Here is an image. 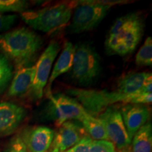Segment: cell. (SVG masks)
<instances>
[{
  "label": "cell",
  "instance_id": "cell-1",
  "mask_svg": "<svg viewBox=\"0 0 152 152\" xmlns=\"http://www.w3.org/2000/svg\"><path fill=\"white\" fill-rule=\"evenodd\" d=\"M42 44V39L37 34L25 27L0 35V47L17 69L28 67L35 62Z\"/></svg>",
  "mask_w": 152,
  "mask_h": 152
},
{
  "label": "cell",
  "instance_id": "cell-2",
  "mask_svg": "<svg viewBox=\"0 0 152 152\" xmlns=\"http://www.w3.org/2000/svg\"><path fill=\"white\" fill-rule=\"evenodd\" d=\"M77 1L63 2L35 11L20 14L23 21L34 30L51 33L66 26L71 19Z\"/></svg>",
  "mask_w": 152,
  "mask_h": 152
},
{
  "label": "cell",
  "instance_id": "cell-3",
  "mask_svg": "<svg viewBox=\"0 0 152 152\" xmlns=\"http://www.w3.org/2000/svg\"><path fill=\"white\" fill-rule=\"evenodd\" d=\"M123 2L126 3V1H77L70 26V32L72 33H81L93 30L105 18L112 6Z\"/></svg>",
  "mask_w": 152,
  "mask_h": 152
},
{
  "label": "cell",
  "instance_id": "cell-4",
  "mask_svg": "<svg viewBox=\"0 0 152 152\" xmlns=\"http://www.w3.org/2000/svg\"><path fill=\"white\" fill-rule=\"evenodd\" d=\"M100 72V58L95 49L87 43L76 45L71 68L74 80L80 85H90L97 78Z\"/></svg>",
  "mask_w": 152,
  "mask_h": 152
},
{
  "label": "cell",
  "instance_id": "cell-5",
  "mask_svg": "<svg viewBox=\"0 0 152 152\" xmlns=\"http://www.w3.org/2000/svg\"><path fill=\"white\" fill-rule=\"evenodd\" d=\"M68 94L75 97L87 113L93 117H97L105 110L117 102H123L127 96L120 94L116 90H93L85 89L70 88Z\"/></svg>",
  "mask_w": 152,
  "mask_h": 152
},
{
  "label": "cell",
  "instance_id": "cell-6",
  "mask_svg": "<svg viewBox=\"0 0 152 152\" xmlns=\"http://www.w3.org/2000/svg\"><path fill=\"white\" fill-rule=\"evenodd\" d=\"M47 96L50 102L45 111L47 117L54 120L57 127H60L64 123L71 120L81 121L88 115L84 108L75 99L67 95L58 93L56 95L51 94Z\"/></svg>",
  "mask_w": 152,
  "mask_h": 152
},
{
  "label": "cell",
  "instance_id": "cell-7",
  "mask_svg": "<svg viewBox=\"0 0 152 152\" xmlns=\"http://www.w3.org/2000/svg\"><path fill=\"white\" fill-rule=\"evenodd\" d=\"M105 125L108 140L120 151L129 147L131 140L123 123L121 112L115 106L106 108L97 117Z\"/></svg>",
  "mask_w": 152,
  "mask_h": 152
},
{
  "label": "cell",
  "instance_id": "cell-8",
  "mask_svg": "<svg viewBox=\"0 0 152 152\" xmlns=\"http://www.w3.org/2000/svg\"><path fill=\"white\" fill-rule=\"evenodd\" d=\"M61 49L59 43L52 41L42 52L35 65V75L31 93L37 99L43 96L44 88L48 82L53 63Z\"/></svg>",
  "mask_w": 152,
  "mask_h": 152
},
{
  "label": "cell",
  "instance_id": "cell-9",
  "mask_svg": "<svg viewBox=\"0 0 152 152\" xmlns=\"http://www.w3.org/2000/svg\"><path fill=\"white\" fill-rule=\"evenodd\" d=\"M58 128L47 152H65L87 135L83 127L71 121L64 123Z\"/></svg>",
  "mask_w": 152,
  "mask_h": 152
},
{
  "label": "cell",
  "instance_id": "cell-10",
  "mask_svg": "<svg viewBox=\"0 0 152 152\" xmlns=\"http://www.w3.org/2000/svg\"><path fill=\"white\" fill-rule=\"evenodd\" d=\"M128 132L129 139H132L135 133L147 123L149 118V109L144 104H123L119 110Z\"/></svg>",
  "mask_w": 152,
  "mask_h": 152
},
{
  "label": "cell",
  "instance_id": "cell-11",
  "mask_svg": "<svg viewBox=\"0 0 152 152\" xmlns=\"http://www.w3.org/2000/svg\"><path fill=\"white\" fill-rule=\"evenodd\" d=\"M23 106L8 102H0V136L12 134L26 116Z\"/></svg>",
  "mask_w": 152,
  "mask_h": 152
},
{
  "label": "cell",
  "instance_id": "cell-12",
  "mask_svg": "<svg viewBox=\"0 0 152 152\" xmlns=\"http://www.w3.org/2000/svg\"><path fill=\"white\" fill-rule=\"evenodd\" d=\"M52 129L45 126H37L25 130L21 137L28 152H47L54 138Z\"/></svg>",
  "mask_w": 152,
  "mask_h": 152
},
{
  "label": "cell",
  "instance_id": "cell-13",
  "mask_svg": "<svg viewBox=\"0 0 152 152\" xmlns=\"http://www.w3.org/2000/svg\"><path fill=\"white\" fill-rule=\"evenodd\" d=\"M35 75V66L17 69L8 91L10 96H20L31 90Z\"/></svg>",
  "mask_w": 152,
  "mask_h": 152
},
{
  "label": "cell",
  "instance_id": "cell-14",
  "mask_svg": "<svg viewBox=\"0 0 152 152\" xmlns=\"http://www.w3.org/2000/svg\"><path fill=\"white\" fill-rule=\"evenodd\" d=\"M74 54H75V46L71 42H66L64 44L61 54H60L58 59L57 60L53 69L52 73L49 76L48 80V86L47 87V96L52 94L51 87L55 80L62 74L67 73L73 66Z\"/></svg>",
  "mask_w": 152,
  "mask_h": 152
},
{
  "label": "cell",
  "instance_id": "cell-15",
  "mask_svg": "<svg viewBox=\"0 0 152 152\" xmlns=\"http://www.w3.org/2000/svg\"><path fill=\"white\" fill-rule=\"evenodd\" d=\"M151 74L145 72L128 74L118 81L116 91L126 96L136 94L141 90L144 82Z\"/></svg>",
  "mask_w": 152,
  "mask_h": 152
},
{
  "label": "cell",
  "instance_id": "cell-16",
  "mask_svg": "<svg viewBox=\"0 0 152 152\" xmlns=\"http://www.w3.org/2000/svg\"><path fill=\"white\" fill-rule=\"evenodd\" d=\"M131 152L152 151V127L151 123L144 124L135 133L132 139Z\"/></svg>",
  "mask_w": 152,
  "mask_h": 152
},
{
  "label": "cell",
  "instance_id": "cell-17",
  "mask_svg": "<svg viewBox=\"0 0 152 152\" xmlns=\"http://www.w3.org/2000/svg\"><path fill=\"white\" fill-rule=\"evenodd\" d=\"M144 33V24L143 20L140 18L137 21L132 27L124 32L122 35L119 36L118 39L121 43L125 45V48L128 51V54L134 52L137 46L141 40ZM116 37V36H115Z\"/></svg>",
  "mask_w": 152,
  "mask_h": 152
},
{
  "label": "cell",
  "instance_id": "cell-18",
  "mask_svg": "<svg viewBox=\"0 0 152 152\" xmlns=\"http://www.w3.org/2000/svg\"><path fill=\"white\" fill-rule=\"evenodd\" d=\"M86 134L93 140H107L105 125L98 118L93 117L90 114L80 121Z\"/></svg>",
  "mask_w": 152,
  "mask_h": 152
},
{
  "label": "cell",
  "instance_id": "cell-19",
  "mask_svg": "<svg viewBox=\"0 0 152 152\" xmlns=\"http://www.w3.org/2000/svg\"><path fill=\"white\" fill-rule=\"evenodd\" d=\"M137 66H151L152 65V39L147 37L140 49L135 58Z\"/></svg>",
  "mask_w": 152,
  "mask_h": 152
},
{
  "label": "cell",
  "instance_id": "cell-20",
  "mask_svg": "<svg viewBox=\"0 0 152 152\" xmlns=\"http://www.w3.org/2000/svg\"><path fill=\"white\" fill-rule=\"evenodd\" d=\"M12 66L4 54H0V92L5 90L12 77Z\"/></svg>",
  "mask_w": 152,
  "mask_h": 152
},
{
  "label": "cell",
  "instance_id": "cell-21",
  "mask_svg": "<svg viewBox=\"0 0 152 152\" xmlns=\"http://www.w3.org/2000/svg\"><path fill=\"white\" fill-rule=\"evenodd\" d=\"M28 4L23 0H0V12H19L27 11Z\"/></svg>",
  "mask_w": 152,
  "mask_h": 152
},
{
  "label": "cell",
  "instance_id": "cell-22",
  "mask_svg": "<svg viewBox=\"0 0 152 152\" xmlns=\"http://www.w3.org/2000/svg\"><path fill=\"white\" fill-rule=\"evenodd\" d=\"M4 152H28V150L21 136L17 134L9 141Z\"/></svg>",
  "mask_w": 152,
  "mask_h": 152
},
{
  "label": "cell",
  "instance_id": "cell-23",
  "mask_svg": "<svg viewBox=\"0 0 152 152\" xmlns=\"http://www.w3.org/2000/svg\"><path fill=\"white\" fill-rule=\"evenodd\" d=\"M152 101V95L150 94H143L140 92H137L136 94H132L130 96H127L126 99L123 104H151Z\"/></svg>",
  "mask_w": 152,
  "mask_h": 152
},
{
  "label": "cell",
  "instance_id": "cell-24",
  "mask_svg": "<svg viewBox=\"0 0 152 152\" xmlns=\"http://www.w3.org/2000/svg\"><path fill=\"white\" fill-rule=\"evenodd\" d=\"M92 152H116L115 146L107 140H93Z\"/></svg>",
  "mask_w": 152,
  "mask_h": 152
},
{
  "label": "cell",
  "instance_id": "cell-25",
  "mask_svg": "<svg viewBox=\"0 0 152 152\" xmlns=\"http://www.w3.org/2000/svg\"><path fill=\"white\" fill-rule=\"evenodd\" d=\"M92 139L85 135L78 143L65 152H92Z\"/></svg>",
  "mask_w": 152,
  "mask_h": 152
},
{
  "label": "cell",
  "instance_id": "cell-26",
  "mask_svg": "<svg viewBox=\"0 0 152 152\" xmlns=\"http://www.w3.org/2000/svg\"><path fill=\"white\" fill-rule=\"evenodd\" d=\"M18 16L16 15H4L0 14V32L8 30L14 26Z\"/></svg>",
  "mask_w": 152,
  "mask_h": 152
},
{
  "label": "cell",
  "instance_id": "cell-27",
  "mask_svg": "<svg viewBox=\"0 0 152 152\" xmlns=\"http://www.w3.org/2000/svg\"><path fill=\"white\" fill-rule=\"evenodd\" d=\"M121 152H131V151H130V149H129V147H128V148H127V149H125L124 150H122V151H121Z\"/></svg>",
  "mask_w": 152,
  "mask_h": 152
}]
</instances>
